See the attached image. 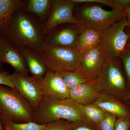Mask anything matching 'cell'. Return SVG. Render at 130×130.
Segmentation results:
<instances>
[{
  "label": "cell",
  "instance_id": "obj_1",
  "mask_svg": "<svg viewBox=\"0 0 130 130\" xmlns=\"http://www.w3.org/2000/svg\"><path fill=\"white\" fill-rule=\"evenodd\" d=\"M2 37L14 48L38 51L45 44L46 35L37 22L21 9L16 11L1 29Z\"/></svg>",
  "mask_w": 130,
  "mask_h": 130
},
{
  "label": "cell",
  "instance_id": "obj_2",
  "mask_svg": "<svg viewBox=\"0 0 130 130\" xmlns=\"http://www.w3.org/2000/svg\"><path fill=\"white\" fill-rule=\"evenodd\" d=\"M84 119L82 105L70 98L58 100L45 95L34 111L33 121L47 124L61 120L75 122Z\"/></svg>",
  "mask_w": 130,
  "mask_h": 130
},
{
  "label": "cell",
  "instance_id": "obj_3",
  "mask_svg": "<svg viewBox=\"0 0 130 130\" xmlns=\"http://www.w3.org/2000/svg\"><path fill=\"white\" fill-rule=\"evenodd\" d=\"M96 81L101 92L113 96L130 106V90L118 58L106 56Z\"/></svg>",
  "mask_w": 130,
  "mask_h": 130
},
{
  "label": "cell",
  "instance_id": "obj_4",
  "mask_svg": "<svg viewBox=\"0 0 130 130\" xmlns=\"http://www.w3.org/2000/svg\"><path fill=\"white\" fill-rule=\"evenodd\" d=\"M1 120L21 123L33 121L34 111L29 103L16 90L0 85Z\"/></svg>",
  "mask_w": 130,
  "mask_h": 130
},
{
  "label": "cell",
  "instance_id": "obj_5",
  "mask_svg": "<svg viewBox=\"0 0 130 130\" xmlns=\"http://www.w3.org/2000/svg\"><path fill=\"white\" fill-rule=\"evenodd\" d=\"M79 16L77 25L102 31L123 18V10L108 11L97 5H88L80 10Z\"/></svg>",
  "mask_w": 130,
  "mask_h": 130
},
{
  "label": "cell",
  "instance_id": "obj_6",
  "mask_svg": "<svg viewBox=\"0 0 130 130\" xmlns=\"http://www.w3.org/2000/svg\"><path fill=\"white\" fill-rule=\"evenodd\" d=\"M37 51L48 71L59 72L77 68L80 55L75 49L44 45Z\"/></svg>",
  "mask_w": 130,
  "mask_h": 130
},
{
  "label": "cell",
  "instance_id": "obj_7",
  "mask_svg": "<svg viewBox=\"0 0 130 130\" xmlns=\"http://www.w3.org/2000/svg\"><path fill=\"white\" fill-rule=\"evenodd\" d=\"M129 26V23L123 18L101 31L100 44L106 56L119 58L125 53L129 35L124 29Z\"/></svg>",
  "mask_w": 130,
  "mask_h": 130
},
{
  "label": "cell",
  "instance_id": "obj_8",
  "mask_svg": "<svg viewBox=\"0 0 130 130\" xmlns=\"http://www.w3.org/2000/svg\"><path fill=\"white\" fill-rule=\"evenodd\" d=\"M10 79L14 88L35 111L45 96L42 81L16 72L10 74Z\"/></svg>",
  "mask_w": 130,
  "mask_h": 130
},
{
  "label": "cell",
  "instance_id": "obj_9",
  "mask_svg": "<svg viewBox=\"0 0 130 130\" xmlns=\"http://www.w3.org/2000/svg\"><path fill=\"white\" fill-rule=\"evenodd\" d=\"M76 5L73 0H52L49 16L42 26L45 35H47L61 24L77 25V20L73 14V9Z\"/></svg>",
  "mask_w": 130,
  "mask_h": 130
},
{
  "label": "cell",
  "instance_id": "obj_10",
  "mask_svg": "<svg viewBox=\"0 0 130 130\" xmlns=\"http://www.w3.org/2000/svg\"><path fill=\"white\" fill-rule=\"evenodd\" d=\"M106 55L101 44L80 55L77 69L89 81H96L105 61Z\"/></svg>",
  "mask_w": 130,
  "mask_h": 130
},
{
  "label": "cell",
  "instance_id": "obj_11",
  "mask_svg": "<svg viewBox=\"0 0 130 130\" xmlns=\"http://www.w3.org/2000/svg\"><path fill=\"white\" fill-rule=\"evenodd\" d=\"M83 29L78 26H69L55 32H50L44 45L67 48H76L78 38Z\"/></svg>",
  "mask_w": 130,
  "mask_h": 130
},
{
  "label": "cell",
  "instance_id": "obj_12",
  "mask_svg": "<svg viewBox=\"0 0 130 130\" xmlns=\"http://www.w3.org/2000/svg\"><path fill=\"white\" fill-rule=\"evenodd\" d=\"M0 61L11 66L15 72L28 76L29 71L20 51L9 44L2 36L0 38Z\"/></svg>",
  "mask_w": 130,
  "mask_h": 130
},
{
  "label": "cell",
  "instance_id": "obj_13",
  "mask_svg": "<svg viewBox=\"0 0 130 130\" xmlns=\"http://www.w3.org/2000/svg\"><path fill=\"white\" fill-rule=\"evenodd\" d=\"M42 84L45 96L58 100L70 98V90L59 72L48 71Z\"/></svg>",
  "mask_w": 130,
  "mask_h": 130
},
{
  "label": "cell",
  "instance_id": "obj_14",
  "mask_svg": "<svg viewBox=\"0 0 130 130\" xmlns=\"http://www.w3.org/2000/svg\"><path fill=\"white\" fill-rule=\"evenodd\" d=\"M104 93L99 90L96 81H89L70 90V98L83 106L93 104Z\"/></svg>",
  "mask_w": 130,
  "mask_h": 130
},
{
  "label": "cell",
  "instance_id": "obj_15",
  "mask_svg": "<svg viewBox=\"0 0 130 130\" xmlns=\"http://www.w3.org/2000/svg\"><path fill=\"white\" fill-rule=\"evenodd\" d=\"M93 104L117 118H130V106L113 96L104 93Z\"/></svg>",
  "mask_w": 130,
  "mask_h": 130
},
{
  "label": "cell",
  "instance_id": "obj_16",
  "mask_svg": "<svg viewBox=\"0 0 130 130\" xmlns=\"http://www.w3.org/2000/svg\"><path fill=\"white\" fill-rule=\"evenodd\" d=\"M23 57L29 72L32 76L42 81L48 70L44 61L37 51L31 49L20 50Z\"/></svg>",
  "mask_w": 130,
  "mask_h": 130
},
{
  "label": "cell",
  "instance_id": "obj_17",
  "mask_svg": "<svg viewBox=\"0 0 130 130\" xmlns=\"http://www.w3.org/2000/svg\"><path fill=\"white\" fill-rule=\"evenodd\" d=\"M101 36V31L83 29L78 38L75 49L79 55L85 53L100 44Z\"/></svg>",
  "mask_w": 130,
  "mask_h": 130
},
{
  "label": "cell",
  "instance_id": "obj_18",
  "mask_svg": "<svg viewBox=\"0 0 130 130\" xmlns=\"http://www.w3.org/2000/svg\"><path fill=\"white\" fill-rule=\"evenodd\" d=\"M23 3V2L20 0H2L0 3V24L1 29L7 24L13 13L21 9Z\"/></svg>",
  "mask_w": 130,
  "mask_h": 130
},
{
  "label": "cell",
  "instance_id": "obj_19",
  "mask_svg": "<svg viewBox=\"0 0 130 130\" xmlns=\"http://www.w3.org/2000/svg\"><path fill=\"white\" fill-rule=\"evenodd\" d=\"M51 0H29L23 10L24 12L32 13L43 19L51 12Z\"/></svg>",
  "mask_w": 130,
  "mask_h": 130
},
{
  "label": "cell",
  "instance_id": "obj_20",
  "mask_svg": "<svg viewBox=\"0 0 130 130\" xmlns=\"http://www.w3.org/2000/svg\"><path fill=\"white\" fill-rule=\"evenodd\" d=\"M68 88L70 90L74 87L89 81L77 69L59 72Z\"/></svg>",
  "mask_w": 130,
  "mask_h": 130
},
{
  "label": "cell",
  "instance_id": "obj_21",
  "mask_svg": "<svg viewBox=\"0 0 130 130\" xmlns=\"http://www.w3.org/2000/svg\"><path fill=\"white\" fill-rule=\"evenodd\" d=\"M83 106V105H82ZM84 115L86 120L98 126L106 112L94 104L83 106Z\"/></svg>",
  "mask_w": 130,
  "mask_h": 130
},
{
  "label": "cell",
  "instance_id": "obj_22",
  "mask_svg": "<svg viewBox=\"0 0 130 130\" xmlns=\"http://www.w3.org/2000/svg\"><path fill=\"white\" fill-rule=\"evenodd\" d=\"M5 130H44L47 124H40L34 121L18 123L6 120H1Z\"/></svg>",
  "mask_w": 130,
  "mask_h": 130
},
{
  "label": "cell",
  "instance_id": "obj_23",
  "mask_svg": "<svg viewBox=\"0 0 130 130\" xmlns=\"http://www.w3.org/2000/svg\"><path fill=\"white\" fill-rule=\"evenodd\" d=\"M117 118L112 115L106 112L104 118L98 125L100 130H114Z\"/></svg>",
  "mask_w": 130,
  "mask_h": 130
},
{
  "label": "cell",
  "instance_id": "obj_24",
  "mask_svg": "<svg viewBox=\"0 0 130 130\" xmlns=\"http://www.w3.org/2000/svg\"><path fill=\"white\" fill-rule=\"evenodd\" d=\"M71 130H100L98 126L86 119L71 122Z\"/></svg>",
  "mask_w": 130,
  "mask_h": 130
},
{
  "label": "cell",
  "instance_id": "obj_25",
  "mask_svg": "<svg viewBox=\"0 0 130 130\" xmlns=\"http://www.w3.org/2000/svg\"><path fill=\"white\" fill-rule=\"evenodd\" d=\"M44 130H71V122L67 120H56L47 124Z\"/></svg>",
  "mask_w": 130,
  "mask_h": 130
},
{
  "label": "cell",
  "instance_id": "obj_26",
  "mask_svg": "<svg viewBox=\"0 0 130 130\" xmlns=\"http://www.w3.org/2000/svg\"><path fill=\"white\" fill-rule=\"evenodd\" d=\"M120 58L123 62L126 78L130 90V50H126Z\"/></svg>",
  "mask_w": 130,
  "mask_h": 130
},
{
  "label": "cell",
  "instance_id": "obj_27",
  "mask_svg": "<svg viewBox=\"0 0 130 130\" xmlns=\"http://www.w3.org/2000/svg\"><path fill=\"white\" fill-rule=\"evenodd\" d=\"M73 1L77 4L83 3H98L108 6L112 8V10H120L118 8L115 3L114 0H73Z\"/></svg>",
  "mask_w": 130,
  "mask_h": 130
},
{
  "label": "cell",
  "instance_id": "obj_28",
  "mask_svg": "<svg viewBox=\"0 0 130 130\" xmlns=\"http://www.w3.org/2000/svg\"><path fill=\"white\" fill-rule=\"evenodd\" d=\"M130 118H117L114 130H130Z\"/></svg>",
  "mask_w": 130,
  "mask_h": 130
},
{
  "label": "cell",
  "instance_id": "obj_29",
  "mask_svg": "<svg viewBox=\"0 0 130 130\" xmlns=\"http://www.w3.org/2000/svg\"><path fill=\"white\" fill-rule=\"evenodd\" d=\"M10 74L9 73L5 71L0 72V85L15 89L10 80Z\"/></svg>",
  "mask_w": 130,
  "mask_h": 130
},
{
  "label": "cell",
  "instance_id": "obj_30",
  "mask_svg": "<svg viewBox=\"0 0 130 130\" xmlns=\"http://www.w3.org/2000/svg\"><path fill=\"white\" fill-rule=\"evenodd\" d=\"M123 16L130 24V6L123 9Z\"/></svg>",
  "mask_w": 130,
  "mask_h": 130
},
{
  "label": "cell",
  "instance_id": "obj_31",
  "mask_svg": "<svg viewBox=\"0 0 130 130\" xmlns=\"http://www.w3.org/2000/svg\"><path fill=\"white\" fill-rule=\"evenodd\" d=\"M129 40H128V44H127V47H126V50H130V31L129 33Z\"/></svg>",
  "mask_w": 130,
  "mask_h": 130
},
{
  "label": "cell",
  "instance_id": "obj_32",
  "mask_svg": "<svg viewBox=\"0 0 130 130\" xmlns=\"http://www.w3.org/2000/svg\"><path fill=\"white\" fill-rule=\"evenodd\" d=\"M1 30H0V38H1ZM2 63L0 61V72L4 71V70H3L2 67Z\"/></svg>",
  "mask_w": 130,
  "mask_h": 130
},
{
  "label": "cell",
  "instance_id": "obj_33",
  "mask_svg": "<svg viewBox=\"0 0 130 130\" xmlns=\"http://www.w3.org/2000/svg\"><path fill=\"white\" fill-rule=\"evenodd\" d=\"M3 124L1 120L0 119V130H3Z\"/></svg>",
  "mask_w": 130,
  "mask_h": 130
},
{
  "label": "cell",
  "instance_id": "obj_34",
  "mask_svg": "<svg viewBox=\"0 0 130 130\" xmlns=\"http://www.w3.org/2000/svg\"><path fill=\"white\" fill-rule=\"evenodd\" d=\"M2 118V114L1 113V112L0 111V119Z\"/></svg>",
  "mask_w": 130,
  "mask_h": 130
},
{
  "label": "cell",
  "instance_id": "obj_35",
  "mask_svg": "<svg viewBox=\"0 0 130 130\" xmlns=\"http://www.w3.org/2000/svg\"><path fill=\"white\" fill-rule=\"evenodd\" d=\"M1 24H0V30H1Z\"/></svg>",
  "mask_w": 130,
  "mask_h": 130
},
{
  "label": "cell",
  "instance_id": "obj_36",
  "mask_svg": "<svg viewBox=\"0 0 130 130\" xmlns=\"http://www.w3.org/2000/svg\"><path fill=\"white\" fill-rule=\"evenodd\" d=\"M129 104L130 105V97L129 98Z\"/></svg>",
  "mask_w": 130,
  "mask_h": 130
},
{
  "label": "cell",
  "instance_id": "obj_37",
  "mask_svg": "<svg viewBox=\"0 0 130 130\" xmlns=\"http://www.w3.org/2000/svg\"><path fill=\"white\" fill-rule=\"evenodd\" d=\"M2 0H0V3H1V2H2Z\"/></svg>",
  "mask_w": 130,
  "mask_h": 130
},
{
  "label": "cell",
  "instance_id": "obj_38",
  "mask_svg": "<svg viewBox=\"0 0 130 130\" xmlns=\"http://www.w3.org/2000/svg\"><path fill=\"white\" fill-rule=\"evenodd\" d=\"M3 130H5V129H4V128H3Z\"/></svg>",
  "mask_w": 130,
  "mask_h": 130
}]
</instances>
